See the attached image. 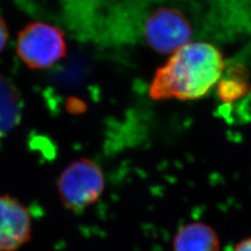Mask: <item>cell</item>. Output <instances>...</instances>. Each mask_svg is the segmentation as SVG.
I'll use <instances>...</instances> for the list:
<instances>
[{
    "label": "cell",
    "instance_id": "cell-1",
    "mask_svg": "<svg viewBox=\"0 0 251 251\" xmlns=\"http://www.w3.org/2000/svg\"><path fill=\"white\" fill-rule=\"evenodd\" d=\"M225 60L220 50L205 42H191L171 54L149 87L153 100H194L206 95L220 81Z\"/></svg>",
    "mask_w": 251,
    "mask_h": 251
},
{
    "label": "cell",
    "instance_id": "cell-2",
    "mask_svg": "<svg viewBox=\"0 0 251 251\" xmlns=\"http://www.w3.org/2000/svg\"><path fill=\"white\" fill-rule=\"evenodd\" d=\"M106 186L99 165L81 157L70 163L60 174L57 189L63 206L80 212L95 205L102 197Z\"/></svg>",
    "mask_w": 251,
    "mask_h": 251
},
{
    "label": "cell",
    "instance_id": "cell-3",
    "mask_svg": "<svg viewBox=\"0 0 251 251\" xmlns=\"http://www.w3.org/2000/svg\"><path fill=\"white\" fill-rule=\"evenodd\" d=\"M17 53L31 69L51 67L67 54L63 31L42 22L29 23L17 37Z\"/></svg>",
    "mask_w": 251,
    "mask_h": 251
},
{
    "label": "cell",
    "instance_id": "cell-4",
    "mask_svg": "<svg viewBox=\"0 0 251 251\" xmlns=\"http://www.w3.org/2000/svg\"><path fill=\"white\" fill-rule=\"evenodd\" d=\"M144 36L153 50L172 54L188 44L192 27L188 18L179 9L161 7L154 9L146 19Z\"/></svg>",
    "mask_w": 251,
    "mask_h": 251
},
{
    "label": "cell",
    "instance_id": "cell-5",
    "mask_svg": "<svg viewBox=\"0 0 251 251\" xmlns=\"http://www.w3.org/2000/svg\"><path fill=\"white\" fill-rule=\"evenodd\" d=\"M32 219L26 207L8 195L0 196V251H16L31 240Z\"/></svg>",
    "mask_w": 251,
    "mask_h": 251
},
{
    "label": "cell",
    "instance_id": "cell-6",
    "mask_svg": "<svg viewBox=\"0 0 251 251\" xmlns=\"http://www.w3.org/2000/svg\"><path fill=\"white\" fill-rule=\"evenodd\" d=\"M173 251H221V240L215 230L202 222L180 226L172 242Z\"/></svg>",
    "mask_w": 251,
    "mask_h": 251
},
{
    "label": "cell",
    "instance_id": "cell-7",
    "mask_svg": "<svg viewBox=\"0 0 251 251\" xmlns=\"http://www.w3.org/2000/svg\"><path fill=\"white\" fill-rule=\"evenodd\" d=\"M23 114V100L17 87L0 74V138L19 125Z\"/></svg>",
    "mask_w": 251,
    "mask_h": 251
},
{
    "label": "cell",
    "instance_id": "cell-8",
    "mask_svg": "<svg viewBox=\"0 0 251 251\" xmlns=\"http://www.w3.org/2000/svg\"><path fill=\"white\" fill-rule=\"evenodd\" d=\"M244 90L245 85L236 78L225 79L219 84V96L224 101H233L242 95Z\"/></svg>",
    "mask_w": 251,
    "mask_h": 251
},
{
    "label": "cell",
    "instance_id": "cell-9",
    "mask_svg": "<svg viewBox=\"0 0 251 251\" xmlns=\"http://www.w3.org/2000/svg\"><path fill=\"white\" fill-rule=\"evenodd\" d=\"M9 39V29L5 21L0 16V53L4 50Z\"/></svg>",
    "mask_w": 251,
    "mask_h": 251
},
{
    "label": "cell",
    "instance_id": "cell-10",
    "mask_svg": "<svg viewBox=\"0 0 251 251\" xmlns=\"http://www.w3.org/2000/svg\"><path fill=\"white\" fill-rule=\"evenodd\" d=\"M233 251H251V237H248L237 243Z\"/></svg>",
    "mask_w": 251,
    "mask_h": 251
}]
</instances>
